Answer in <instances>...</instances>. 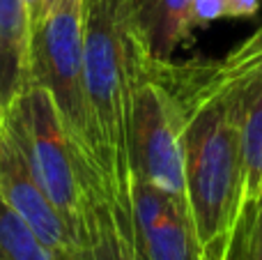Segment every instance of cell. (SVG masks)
<instances>
[{
    "label": "cell",
    "mask_w": 262,
    "mask_h": 260,
    "mask_svg": "<svg viewBox=\"0 0 262 260\" xmlns=\"http://www.w3.org/2000/svg\"><path fill=\"white\" fill-rule=\"evenodd\" d=\"M0 260H53L35 230L0 198Z\"/></svg>",
    "instance_id": "cell-11"
},
{
    "label": "cell",
    "mask_w": 262,
    "mask_h": 260,
    "mask_svg": "<svg viewBox=\"0 0 262 260\" xmlns=\"http://www.w3.org/2000/svg\"><path fill=\"white\" fill-rule=\"evenodd\" d=\"M262 67V26L253 35H249L242 44H237L221 62H216V69L226 78H239L249 72Z\"/></svg>",
    "instance_id": "cell-12"
},
{
    "label": "cell",
    "mask_w": 262,
    "mask_h": 260,
    "mask_svg": "<svg viewBox=\"0 0 262 260\" xmlns=\"http://www.w3.org/2000/svg\"><path fill=\"white\" fill-rule=\"evenodd\" d=\"M23 7H26L28 18H30V28L35 30L44 18V0H23Z\"/></svg>",
    "instance_id": "cell-16"
},
{
    "label": "cell",
    "mask_w": 262,
    "mask_h": 260,
    "mask_svg": "<svg viewBox=\"0 0 262 260\" xmlns=\"http://www.w3.org/2000/svg\"><path fill=\"white\" fill-rule=\"evenodd\" d=\"M30 81L49 92L78 159L81 178H95L104 184L83 81V0L46 14L32 30Z\"/></svg>",
    "instance_id": "cell-3"
},
{
    "label": "cell",
    "mask_w": 262,
    "mask_h": 260,
    "mask_svg": "<svg viewBox=\"0 0 262 260\" xmlns=\"http://www.w3.org/2000/svg\"><path fill=\"white\" fill-rule=\"evenodd\" d=\"M249 228H244V221L239 226V242H242V256L244 260H262V201L258 203L253 212H246Z\"/></svg>",
    "instance_id": "cell-13"
},
{
    "label": "cell",
    "mask_w": 262,
    "mask_h": 260,
    "mask_svg": "<svg viewBox=\"0 0 262 260\" xmlns=\"http://www.w3.org/2000/svg\"><path fill=\"white\" fill-rule=\"evenodd\" d=\"M5 115L16 129L23 150L46 196L51 198L55 210L62 214V219L81 242V168L49 92L30 81L16 97V101L5 111Z\"/></svg>",
    "instance_id": "cell-5"
},
{
    "label": "cell",
    "mask_w": 262,
    "mask_h": 260,
    "mask_svg": "<svg viewBox=\"0 0 262 260\" xmlns=\"http://www.w3.org/2000/svg\"><path fill=\"white\" fill-rule=\"evenodd\" d=\"M138 41V39H136ZM186 111L136 46L129 101V175L189 207L184 187Z\"/></svg>",
    "instance_id": "cell-4"
},
{
    "label": "cell",
    "mask_w": 262,
    "mask_h": 260,
    "mask_svg": "<svg viewBox=\"0 0 262 260\" xmlns=\"http://www.w3.org/2000/svg\"><path fill=\"white\" fill-rule=\"evenodd\" d=\"M136 244L147 260H205L186 205L129 175Z\"/></svg>",
    "instance_id": "cell-6"
},
{
    "label": "cell",
    "mask_w": 262,
    "mask_h": 260,
    "mask_svg": "<svg viewBox=\"0 0 262 260\" xmlns=\"http://www.w3.org/2000/svg\"><path fill=\"white\" fill-rule=\"evenodd\" d=\"M30 18L23 0H0V101L3 111L30 83Z\"/></svg>",
    "instance_id": "cell-9"
},
{
    "label": "cell",
    "mask_w": 262,
    "mask_h": 260,
    "mask_svg": "<svg viewBox=\"0 0 262 260\" xmlns=\"http://www.w3.org/2000/svg\"><path fill=\"white\" fill-rule=\"evenodd\" d=\"M124 7L140 49L152 60H172L193 32L189 0H124Z\"/></svg>",
    "instance_id": "cell-8"
},
{
    "label": "cell",
    "mask_w": 262,
    "mask_h": 260,
    "mask_svg": "<svg viewBox=\"0 0 262 260\" xmlns=\"http://www.w3.org/2000/svg\"><path fill=\"white\" fill-rule=\"evenodd\" d=\"M3 115H5V111H3V101H0V122H3Z\"/></svg>",
    "instance_id": "cell-20"
},
{
    "label": "cell",
    "mask_w": 262,
    "mask_h": 260,
    "mask_svg": "<svg viewBox=\"0 0 262 260\" xmlns=\"http://www.w3.org/2000/svg\"><path fill=\"white\" fill-rule=\"evenodd\" d=\"M136 35L124 0H83V81L101 175L113 201L129 193V101Z\"/></svg>",
    "instance_id": "cell-2"
},
{
    "label": "cell",
    "mask_w": 262,
    "mask_h": 260,
    "mask_svg": "<svg viewBox=\"0 0 262 260\" xmlns=\"http://www.w3.org/2000/svg\"><path fill=\"white\" fill-rule=\"evenodd\" d=\"M242 159H244V214L262 201V67L246 74L242 113Z\"/></svg>",
    "instance_id": "cell-10"
},
{
    "label": "cell",
    "mask_w": 262,
    "mask_h": 260,
    "mask_svg": "<svg viewBox=\"0 0 262 260\" xmlns=\"http://www.w3.org/2000/svg\"><path fill=\"white\" fill-rule=\"evenodd\" d=\"M262 0H228V12L230 18H249L258 14Z\"/></svg>",
    "instance_id": "cell-15"
},
{
    "label": "cell",
    "mask_w": 262,
    "mask_h": 260,
    "mask_svg": "<svg viewBox=\"0 0 262 260\" xmlns=\"http://www.w3.org/2000/svg\"><path fill=\"white\" fill-rule=\"evenodd\" d=\"M219 18H230L228 0H189L191 28H205Z\"/></svg>",
    "instance_id": "cell-14"
},
{
    "label": "cell",
    "mask_w": 262,
    "mask_h": 260,
    "mask_svg": "<svg viewBox=\"0 0 262 260\" xmlns=\"http://www.w3.org/2000/svg\"><path fill=\"white\" fill-rule=\"evenodd\" d=\"M69 3H74V0H44V16L55 12V9L64 7V5H69Z\"/></svg>",
    "instance_id": "cell-17"
},
{
    "label": "cell",
    "mask_w": 262,
    "mask_h": 260,
    "mask_svg": "<svg viewBox=\"0 0 262 260\" xmlns=\"http://www.w3.org/2000/svg\"><path fill=\"white\" fill-rule=\"evenodd\" d=\"M239 233V230H237ZM228 260H244V256H242V242H239V235L235 237V244H232V251L230 256H228Z\"/></svg>",
    "instance_id": "cell-18"
},
{
    "label": "cell",
    "mask_w": 262,
    "mask_h": 260,
    "mask_svg": "<svg viewBox=\"0 0 262 260\" xmlns=\"http://www.w3.org/2000/svg\"><path fill=\"white\" fill-rule=\"evenodd\" d=\"M170 83L186 111L184 187L205 260H228L244 221L242 113L246 76L216 62L172 64Z\"/></svg>",
    "instance_id": "cell-1"
},
{
    "label": "cell",
    "mask_w": 262,
    "mask_h": 260,
    "mask_svg": "<svg viewBox=\"0 0 262 260\" xmlns=\"http://www.w3.org/2000/svg\"><path fill=\"white\" fill-rule=\"evenodd\" d=\"M136 260H147V256H145L143 251H140V247L136 244Z\"/></svg>",
    "instance_id": "cell-19"
},
{
    "label": "cell",
    "mask_w": 262,
    "mask_h": 260,
    "mask_svg": "<svg viewBox=\"0 0 262 260\" xmlns=\"http://www.w3.org/2000/svg\"><path fill=\"white\" fill-rule=\"evenodd\" d=\"M81 260H136L131 203L113 201L106 187L95 178H81Z\"/></svg>",
    "instance_id": "cell-7"
}]
</instances>
